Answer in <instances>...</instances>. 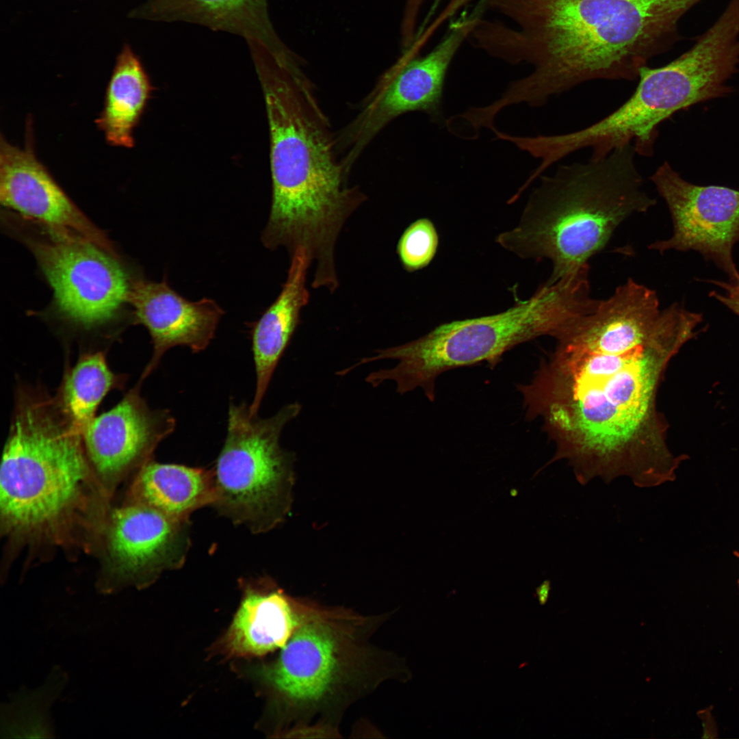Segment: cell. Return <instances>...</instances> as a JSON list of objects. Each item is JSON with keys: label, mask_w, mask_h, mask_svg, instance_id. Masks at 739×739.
Returning <instances> with one entry per match:
<instances>
[{"label": "cell", "mask_w": 739, "mask_h": 739, "mask_svg": "<svg viewBox=\"0 0 739 739\" xmlns=\"http://www.w3.org/2000/svg\"><path fill=\"white\" fill-rule=\"evenodd\" d=\"M700 313L632 278L554 337L532 379L517 385L526 417L555 443L545 466L565 460L581 484L621 476L639 487L674 480L685 455L667 444L658 395L671 359L702 332Z\"/></svg>", "instance_id": "cell-1"}, {"label": "cell", "mask_w": 739, "mask_h": 739, "mask_svg": "<svg viewBox=\"0 0 739 739\" xmlns=\"http://www.w3.org/2000/svg\"><path fill=\"white\" fill-rule=\"evenodd\" d=\"M701 0H483L513 22L480 18L471 43L530 74L510 83L489 105L497 115L532 107L593 80H638L649 60L679 39L681 18Z\"/></svg>", "instance_id": "cell-2"}, {"label": "cell", "mask_w": 739, "mask_h": 739, "mask_svg": "<svg viewBox=\"0 0 739 739\" xmlns=\"http://www.w3.org/2000/svg\"><path fill=\"white\" fill-rule=\"evenodd\" d=\"M255 62L271 138L272 200L262 243L290 256L303 249L311 263L330 265L343 226L366 196L346 184L328 121L302 68L268 55Z\"/></svg>", "instance_id": "cell-3"}, {"label": "cell", "mask_w": 739, "mask_h": 739, "mask_svg": "<svg viewBox=\"0 0 739 739\" xmlns=\"http://www.w3.org/2000/svg\"><path fill=\"white\" fill-rule=\"evenodd\" d=\"M109 495L81 433L57 404L22 398L1 463L2 532L15 543L90 547L109 512Z\"/></svg>", "instance_id": "cell-4"}, {"label": "cell", "mask_w": 739, "mask_h": 739, "mask_svg": "<svg viewBox=\"0 0 739 739\" xmlns=\"http://www.w3.org/2000/svg\"><path fill=\"white\" fill-rule=\"evenodd\" d=\"M632 143L604 158L560 165L541 175L519 224L496 241L521 258L548 259L549 285L588 265L617 228L656 203L645 190Z\"/></svg>", "instance_id": "cell-5"}, {"label": "cell", "mask_w": 739, "mask_h": 739, "mask_svg": "<svg viewBox=\"0 0 739 739\" xmlns=\"http://www.w3.org/2000/svg\"><path fill=\"white\" fill-rule=\"evenodd\" d=\"M590 305L589 289L578 277L545 283L504 311L445 323L417 339L374 350L373 356L363 358L364 363L384 359L398 363L371 372L365 380L374 387L394 381L401 395L419 388L433 401L441 374L482 362L493 368L516 346L541 336L554 337Z\"/></svg>", "instance_id": "cell-6"}, {"label": "cell", "mask_w": 739, "mask_h": 739, "mask_svg": "<svg viewBox=\"0 0 739 739\" xmlns=\"http://www.w3.org/2000/svg\"><path fill=\"white\" fill-rule=\"evenodd\" d=\"M378 620L311 603L278 658L263 672L300 719L294 734H308L309 723L316 716L328 734L322 715L329 721L393 674L385 668L388 658L370 643Z\"/></svg>", "instance_id": "cell-7"}, {"label": "cell", "mask_w": 739, "mask_h": 739, "mask_svg": "<svg viewBox=\"0 0 739 739\" xmlns=\"http://www.w3.org/2000/svg\"><path fill=\"white\" fill-rule=\"evenodd\" d=\"M302 409L294 402L260 418L249 405L231 402L227 434L212 469V506L237 525L261 533L282 521L289 506L294 454L281 447L285 425Z\"/></svg>", "instance_id": "cell-8"}, {"label": "cell", "mask_w": 739, "mask_h": 739, "mask_svg": "<svg viewBox=\"0 0 739 739\" xmlns=\"http://www.w3.org/2000/svg\"><path fill=\"white\" fill-rule=\"evenodd\" d=\"M638 80L636 90L626 101L586 127V140L596 151L608 154L632 143L638 155L651 157L662 122L676 112L716 99L719 94L712 69L690 52L661 67H643Z\"/></svg>", "instance_id": "cell-9"}, {"label": "cell", "mask_w": 739, "mask_h": 739, "mask_svg": "<svg viewBox=\"0 0 739 739\" xmlns=\"http://www.w3.org/2000/svg\"><path fill=\"white\" fill-rule=\"evenodd\" d=\"M43 226L26 243L52 288L59 313L88 327L113 318L128 301L131 285L115 256L77 233Z\"/></svg>", "instance_id": "cell-10"}, {"label": "cell", "mask_w": 739, "mask_h": 739, "mask_svg": "<svg viewBox=\"0 0 739 739\" xmlns=\"http://www.w3.org/2000/svg\"><path fill=\"white\" fill-rule=\"evenodd\" d=\"M478 16L475 11L452 22L443 38L422 57H417L411 48L407 50L343 131L342 143L348 148L346 158L349 162H354L387 124L403 114L422 112L432 122H443L441 103L448 70Z\"/></svg>", "instance_id": "cell-11"}, {"label": "cell", "mask_w": 739, "mask_h": 739, "mask_svg": "<svg viewBox=\"0 0 739 739\" xmlns=\"http://www.w3.org/2000/svg\"><path fill=\"white\" fill-rule=\"evenodd\" d=\"M102 569L98 587L112 593L143 588L163 572L179 569L190 547L188 519L127 502L108 512L99 538Z\"/></svg>", "instance_id": "cell-12"}, {"label": "cell", "mask_w": 739, "mask_h": 739, "mask_svg": "<svg viewBox=\"0 0 739 739\" xmlns=\"http://www.w3.org/2000/svg\"><path fill=\"white\" fill-rule=\"evenodd\" d=\"M665 201L673 222V234L648 248L664 253L670 250H694L729 276H739L733 249L739 242V190L722 185L688 182L668 161L649 177Z\"/></svg>", "instance_id": "cell-13"}, {"label": "cell", "mask_w": 739, "mask_h": 739, "mask_svg": "<svg viewBox=\"0 0 739 739\" xmlns=\"http://www.w3.org/2000/svg\"><path fill=\"white\" fill-rule=\"evenodd\" d=\"M168 410H152L136 391L94 417L82 432L84 449L99 482L110 495L131 471L148 461L159 443L174 430Z\"/></svg>", "instance_id": "cell-14"}, {"label": "cell", "mask_w": 739, "mask_h": 739, "mask_svg": "<svg viewBox=\"0 0 739 739\" xmlns=\"http://www.w3.org/2000/svg\"><path fill=\"white\" fill-rule=\"evenodd\" d=\"M0 201L27 218L77 233L116 256L106 235L77 207L37 159L29 138L21 148L1 136Z\"/></svg>", "instance_id": "cell-15"}, {"label": "cell", "mask_w": 739, "mask_h": 739, "mask_svg": "<svg viewBox=\"0 0 739 739\" xmlns=\"http://www.w3.org/2000/svg\"><path fill=\"white\" fill-rule=\"evenodd\" d=\"M137 323L144 326L153 341V354L144 376L158 365L169 349L177 346L193 352L205 350L213 339L224 311L212 299L190 301L168 285L138 279L131 283L128 301Z\"/></svg>", "instance_id": "cell-16"}, {"label": "cell", "mask_w": 739, "mask_h": 739, "mask_svg": "<svg viewBox=\"0 0 739 739\" xmlns=\"http://www.w3.org/2000/svg\"><path fill=\"white\" fill-rule=\"evenodd\" d=\"M244 593L225 638L235 656H260L282 649L304 619L311 602L298 600L261 580Z\"/></svg>", "instance_id": "cell-17"}, {"label": "cell", "mask_w": 739, "mask_h": 739, "mask_svg": "<svg viewBox=\"0 0 739 739\" xmlns=\"http://www.w3.org/2000/svg\"><path fill=\"white\" fill-rule=\"evenodd\" d=\"M134 13L146 19L189 22L237 34L261 44L278 59L292 54L274 31L268 0H150Z\"/></svg>", "instance_id": "cell-18"}, {"label": "cell", "mask_w": 739, "mask_h": 739, "mask_svg": "<svg viewBox=\"0 0 739 739\" xmlns=\"http://www.w3.org/2000/svg\"><path fill=\"white\" fill-rule=\"evenodd\" d=\"M309 268L304 251L298 249L291 257L287 279L278 297L251 324L256 374L255 395L249 405L252 415L257 414L277 364L300 323V312L309 301L306 285Z\"/></svg>", "instance_id": "cell-19"}, {"label": "cell", "mask_w": 739, "mask_h": 739, "mask_svg": "<svg viewBox=\"0 0 739 739\" xmlns=\"http://www.w3.org/2000/svg\"><path fill=\"white\" fill-rule=\"evenodd\" d=\"M213 498L212 469L149 461L137 471L128 502L188 519L197 509L212 505Z\"/></svg>", "instance_id": "cell-20"}, {"label": "cell", "mask_w": 739, "mask_h": 739, "mask_svg": "<svg viewBox=\"0 0 739 739\" xmlns=\"http://www.w3.org/2000/svg\"><path fill=\"white\" fill-rule=\"evenodd\" d=\"M151 86L143 66L131 49L118 55L108 83L103 108L95 122L112 146L131 148L133 129L149 96Z\"/></svg>", "instance_id": "cell-21"}, {"label": "cell", "mask_w": 739, "mask_h": 739, "mask_svg": "<svg viewBox=\"0 0 739 739\" xmlns=\"http://www.w3.org/2000/svg\"><path fill=\"white\" fill-rule=\"evenodd\" d=\"M68 681L67 674L54 667L44 683L34 689H21L1 706L0 734L5 738H51L54 729L51 708Z\"/></svg>", "instance_id": "cell-22"}, {"label": "cell", "mask_w": 739, "mask_h": 739, "mask_svg": "<svg viewBox=\"0 0 739 739\" xmlns=\"http://www.w3.org/2000/svg\"><path fill=\"white\" fill-rule=\"evenodd\" d=\"M116 380V376L101 352L81 357L67 375L58 406L81 435Z\"/></svg>", "instance_id": "cell-23"}, {"label": "cell", "mask_w": 739, "mask_h": 739, "mask_svg": "<svg viewBox=\"0 0 739 739\" xmlns=\"http://www.w3.org/2000/svg\"><path fill=\"white\" fill-rule=\"evenodd\" d=\"M438 244L439 236L433 223L428 218H420L403 232L397 245V253L404 268L415 272L431 262Z\"/></svg>", "instance_id": "cell-24"}, {"label": "cell", "mask_w": 739, "mask_h": 739, "mask_svg": "<svg viewBox=\"0 0 739 739\" xmlns=\"http://www.w3.org/2000/svg\"><path fill=\"white\" fill-rule=\"evenodd\" d=\"M707 281L723 290L722 294L712 291L709 296L739 316V276L734 281L708 280Z\"/></svg>", "instance_id": "cell-25"}, {"label": "cell", "mask_w": 739, "mask_h": 739, "mask_svg": "<svg viewBox=\"0 0 739 739\" xmlns=\"http://www.w3.org/2000/svg\"><path fill=\"white\" fill-rule=\"evenodd\" d=\"M424 0H407L404 19L409 22H416L419 10Z\"/></svg>", "instance_id": "cell-26"}, {"label": "cell", "mask_w": 739, "mask_h": 739, "mask_svg": "<svg viewBox=\"0 0 739 739\" xmlns=\"http://www.w3.org/2000/svg\"><path fill=\"white\" fill-rule=\"evenodd\" d=\"M551 584L549 580H545L536 589V596L541 605H544L548 600Z\"/></svg>", "instance_id": "cell-27"}]
</instances>
